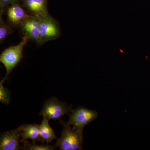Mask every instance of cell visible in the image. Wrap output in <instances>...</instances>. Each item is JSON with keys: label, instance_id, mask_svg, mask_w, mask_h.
Listing matches in <instances>:
<instances>
[{"label": "cell", "instance_id": "5", "mask_svg": "<svg viewBox=\"0 0 150 150\" xmlns=\"http://www.w3.org/2000/svg\"><path fill=\"white\" fill-rule=\"evenodd\" d=\"M39 18L41 44L59 37L61 34V30L58 22L54 18L49 14Z\"/></svg>", "mask_w": 150, "mask_h": 150}, {"label": "cell", "instance_id": "12", "mask_svg": "<svg viewBox=\"0 0 150 150\" xmlns=\"http://www.w3.org/2000/svg\"><path fill=\"white\" fill-rule=\"evenodd\" d=\"M23 146H22V150H53L56 149L54 146L47 144L37 145L35 143H29L27 140L24 141Z\"/></svg>", "mask_w": 150, "mask_h": 150}, {"label": "cell", "instance_id": "14", "mask_svg": "<svg viewBox=\"0 0 150 150\" xmlns=\"http://www.w3.org/2000/svg\"><path fill=\"white\" fill-rule=\"evenodd\" d=\"M4 81L3 79L0 82V102L7 105L10 101V92L8 89L5 88L3 86Z\"/></svg>", "mask_w": 150, "mask_h": 150}, {"label": "cell", "instance_id": "7", "mask_svg": "<svg viewBox=\"0 0 150 150\" xmlns=\"http://www.w3.org/2000/svg\"><path fill=\"white\" fill-rule=\"evenodd\" d=\"M21 137V131L18 128L3 133L0 138V150L22 149L19 144Z\"/></svg>", "mask_w": 150, "mask_h": 150}, {"label": "cell", "instance_id": "2", "mask_svg": "<svg viewBox=\"0 0 150 150\" xmlns=\"http://www.w3.org/2000/svg\"><path fill=\"white\" fill-rule=\"evenodd\" d=\"M28 40L27 38L24 37L18 44L6 48L0 56V62L4 65L6 70V74L4 79L5 81L22 59L23 47Z\"/></svg>", "mask_w": 150, "mask_h": 150}, {"label": "cell", "instance_id": "15", "mask_svg": "<svg viewBox=\"0 0 150 150\" xmlns=\"http://www.w3.org/2000/svg\"><path fill=\"white\" fill-rule=\"evenodd\" d=\"M20 0H0L1 15H2L5 8L13 4L18 3Z\"/></svg>", "mask_w": 150, "mask_h": 150}, {"label": "cell", "instance_id": "4", "mask_svg": "<svg viewBox=\"0 0 150 150\" xmlns=\"http://www.w3.org/2000/svg\"><path fill=\"white\" fill-rule=\"evenodd\" d=\"M71 112V114H69V119L67 123L73 126V129L79 131H83L84 127L94 121L98 116L97 111L82 106L72 110Z\"/></svg>", "mask_w": 150, "mask_h": 150}, {"label": "cell", "instance_id": "11", "mask_svg": "<svg viewBox=\"0 0 150 150\" xmlns=\"http://www.w3.org/2000/svg\"><path fill=\"white\" fill-rule=\"evenodd\" d=\"M40 135L41 143L46 142L47 144L51 143L53 140L56 139L54 131L48 123V119L43 116V121L40 125Z\"/></svg>", "mask_w": 150, "mask_h": 150}, {"label": "cell", "instance_id": "10", "mask_svg": "<svg viewBox=\"0 0 150 150\" xmlns=\"http://www.w3.org/2000/svg\"><path fill=\"white\" fill-rule=\"evenodd\" d=\"M18 129L21 131V142H23L27 139L32 140L34 143H36L38 141L41 142L40 125L36 124H23L19 127Z\"/></svg>", "mask_w": 150, "mask_h": 150}, {"label": "cell", "instance_id": "1", "mask_svg": "<svg viewBox=\"0 0 150 150\" xmlns=\"http://www.w3.org/2000/svg\"><path fill=\"white\" fill-rule=\"evenodd\" d=\"M64 127L62 137L57 140L56 146L61 150H82L83 135V131L71 128L68 123L61 121Z\"/></svg>", "mask_w": 150, "mask_h": 150}, {"label": "cell", "instance_id": "13", "mask_svg": "<svg viewBox=\"0 0 150 150\" xmlns=\"http://www.w3.org/2000/svg\"><path fill=\"white\" fill-rule=\"evenodd\" d=\"M13 30L10 25L6 24L3 19L1 16L0 18V41L3 42L6 38L12 33Z\"/></svg>", "mask_w": 150, "mask_h": 150}, {"label": "cell", "instance_id": "6", "mask_svg": "<svg viewBox=\"0 0 150 150\" xmlns=\"http://www.w3.org/2000/svg\"><path fill=\"white\" fill-rule=\"evenodd\" d=\"M20 25L24 37L28 40H34L38 45H41L39 16L30 15Z\"/></svg>", "mask_w": 150, "mask_h": 150}, {"label": "cell", "instance_id": "3", "mask_svg": "<svg viewBox=\"0 0 150 150\" xmlns=\"http://www.w3.org/2000/svg\"><path fill=\"white\" fill-rule=\"evenodd\" d=\"M72 110V105L60 101L56 98H51L46 100L43 105L40 115L54 121H62V117L65 114H69Z\"/></svg>", "mask_w": 150, "mask_h": 150}, {"label": "cell", "instance_id": "9", "mask_svg": "<svg viewBox=\"0 0 150 150\" xmlns=\"http://www.w3.org/2000/svg\"><path fill=\"white\" fill-rule=\"evenodd\" d=\"M30 15L28 14L18 3L10 6L7 10L8 19L14 25H21Z\"/></svg>", "mask_w": 150, "mask_h": 150}, {"label": "cell", "instance_id": "8", "mask_svg": "<svg viewBox=\"0 0 150 150\" xmlns=\"http://www.w3.org/2000/svg\"><path fill=\"white\" fill-rule=\"evenodd\" d=\"M23 6L32 15L44 16L48 14L47 0H23Z\"/></svg>", "mask_w": 150, "mask_h": 150}]
</instances>
